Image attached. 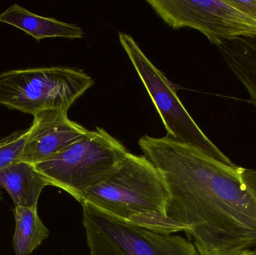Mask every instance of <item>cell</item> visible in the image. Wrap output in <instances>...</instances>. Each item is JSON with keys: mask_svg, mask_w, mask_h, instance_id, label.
Returning <instances> with one entry per match:
<instances>
[{"mask_svg": "<svg viewBox=\"0 0 256 255\" xmlns=\"http://www.w3.org/2000/svg\"><path fill=\"white\" fill-rule=\"evenodd\" d=\"M138 145L166 186L167 218L200 255L256 248V170L227 166L168 136L144 135Z\"/></svg>", "mask_w": 256, "mask_h": 255, "instance_id": "6da1fadb", "label": "cell"}, {"mask_svg": "<svg viewBox=\"0 0 256 255\" xmlns=\"http://www.w3.org/2000/svg\"><path fill=\"white\" fill-rule=\"evenodd\" d=\"M168 190L162 175L144 156L128 152L118 170L81 196L88 203L126 221L158 233L178 229L166 214Z\"/></svg>", "mask_w": 256, "mask_h": 255, "instance_id": "7a4b0ae2", "label": "cell"}, {"mask_svg": "<svg viewBox=\"0 0 256 255\" xmlns=\"http://www.w3.org/2000/svg\"><path fill=\"white\" fill-rule=\"evenodd\" d=\"M128 152L122 142L98 127L62 152L34 166L49 186L67 192L78 202L87 190L118 170Z\"/></svg>", "mask_w": 256, "mask_h": 255, "instance_id": "3957f363", "label": "cell"}, {"mask_svg": "<svg viewBox=\"0 0 256 255\" xmlns=\"http://www.w3.org/2000/svg\"><path fill=\"white\" fill-rule=\"evenodd\" d=\"M80 69L38 67L0 73V105L34 116L49 109L70 106L94 85Z\"/></svg>", "mask_w": 256, "mask_h": 255, "instance_id": "277c9868", "label": "cell"}, {"mask_svg": "<svg viewBox=\"0 0 256 255\" xmlns=\"http://www.w3.org/2000/svg\"><path fill=\"white\" fill-rule=\"evenodd\" d=\"M81 205L90 255H200L182 237L141 227L91 204Z\"/></svg>", "mask_w": 256, "mask_h": 255, "instance_id": "5b68a950", "label": "cell"}, {"mask_svg": "<svg viewBox=\"0 0 256 255\" xmlns=\"http://www.w3.org/2000/svg\"><path fill=\"white\" fill-rule=\"evenodd\" d=\"M118 37L162 119L166 136L191 145L227 166H234L203 133L182 104L174 85L149 60L132 36L120 32Z\"/></svg>", "mask_w": 256, "mask_h": 255, "instance_id": "8992f818", "label": "cell"}, {"mask_svg": "<svg viewBox=\"0 0 256 255\" xmlns=\"http://www.w3.org/2000/svg\"><path fill=\"white\" fill-rule=\"evenodd\" d=\"M147 3L168 26L198 30L216 46L224 40L256 37V21L230 0H148Z\"/></svg>", "mask_w": 256, "mask_h": 255, "instance_id": "52a82bcc", "label": "cell"}, {"mask_svg": "<svg viewBox=\"0 0 256 255\" xmlns=\"http://www.w3.org/2000/svg\"><path fill=\"white\" fill-rule=\"evenodd\" d=\"M64 109L42 111L33 116L20 161L34 165L62 152L88 130L72 121Z\"/></svg>", "mask_w": 256, "mask_h": 255, "instance_id": "ba28073f", "label": "cell"}, {"mask_svg": "<svg viewBox=\"0 0 256 255\" xmlns=\"http://www.w3.org/2000/svg\"><path fill=\"white\" fill-rule=\"evenodd\" d=\"M0 22L13 25L37 40L49 37L82 38L85 36L76 24L36 14L18 4L9 6L0 14Z\"/></svg>", "mask_w": 256, "mask_h": 255, "instance_id": "9c48e42d", "label": "cell"}, {"mask_svg": "<svg viewBox=\"0 0 256 255\" xmlns=\"http://www.w3.org/2000/svg\"><path fill=\"white\" fill-rule=\"evenodd\" d=\"M49 186L34 165L18 161L0 172V187L13 200L15 207L38 208L45 187Z\"/></svg>", "mask_w": 256, "mask_h": 255, "instance_id": "30bf717a", "label": "cell"}, {"mask_svg": "<svg viewBox=\"0 0 256 255\" xmlns=\"http://www.w3.org/2000/svg\"><path fill=\"white\" fill-rule=\"evenodd\" d=\"M216 46L224 62L244 87L256 107V37L224 40Z\"/></svg>", "mask_w": 256, "mask_h": 255, "instance_id": "8fae6325", "label": "cell"}, {"mask_svg": "<svg viewBox=\"0 0 256 255\" xmlns=\"http://www.w3.org/2000/svg\"><path fill=\"white\" fill-rule=\"evenodd\" d=\"M13 248L15 255H30L48 239L50 232L38 213V208L15 207Z\"/></svg>", "mask_w": 256, "mask_h": 255, "instance_id": "7c38bea8", "label": "cell"}, {"mask_svg": "<svg viewBox=\"0 0 256 255\" xmlns=\"http://www.w3.org/2000/svg\"><path fill=\"white\" fill-rule=\"evenodd\" d=\"M28 133V128L19 130L0 140V172L20 161Z\"/></svg>", "mask_w": 256, "mask_h": 255, "instance_id": "4fadbf2b", "label": "cell"}, {"mask_svg": "<svg viewBox=\"0 0 256 255\" xmlns=\"http://www.w3.org/2000/svg\"><path fill=\"white\" fill-rule=\"evenodd\" d=\"M230 1L256 21V0H230Z\"/></svg>", "mask_w": 256, "mask_h": 255, "instance_id": "5bb4252c", "label": "cell"}, {"mask_svg": "<svg viewBox=\"0 0 256 255\" xmlns=\"http://www.w3.org/2000/svg\"><path fill=\"white\" fill-rule=\"evenodd\" d=\"M249 255H256V248L252 250H250Z\"/></svg>", "mask_w": 256, "mask_h": 255, "instance_id": "9a60e30c", "label": "cell"}, {"mask_svg": "<svg viewBox=\"0 0 256 255\" xmlns=\"http://www.w3.org/2000/svg\"><path fill=\"white\" fill-rule=\"evenodd\" d=\"M249 251L244 252V253H240V254L238 255H249Z\"/></svg>", "mask_w": 256, "mask_h": 255, "instance_id": "2e32d148", "label": "cell"}]
</instances>
